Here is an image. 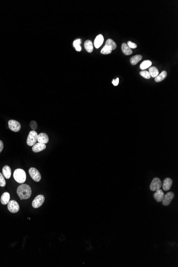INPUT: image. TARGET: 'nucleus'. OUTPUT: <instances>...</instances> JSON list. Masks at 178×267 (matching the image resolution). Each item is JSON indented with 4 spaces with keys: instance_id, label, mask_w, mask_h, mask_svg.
<instances>
[{
    "instance_id": "nucleus-20",
    "label": "nucleus",
    "mask_w": 178,
    "mask_h": 267,
    "mask_svg": "<svg viewBox=\"0 0 178 267\" xmlns=\"http://www.w3.org/2000/svg\"><path fill=\"white\" fill-rule=\"evenodd\" d=\"M142 58H143L142 56L139 55V54L136 55L134 56L131 57V58L130 59V62L133 65H136V63H138L139 61H140V60L142 59Z\"/></svg>"
},
{
    "instance_id": "nucleus-31",
    "label": "nucleus",
    "mask_w": 178,
    "mask_h": 267,
    "mask_svg": "<svg viewBox=\"0 0 178 267\" xmlns=\"http://www.w3.org/2000/svg\"><path fill=\"white\" fill-rule=\"evenodd\" d=\"M3 149V143L1 140H0V153L2 151Z\"/></svg>"
},
{
    "instance_id": "nucleus-1",
    "label": "nucleus",
    "mask_w": 178,
    "mask_h": 267,
    "mask_svg": "<svg viewBox=\"0 0 178 267\" xmlns=\"http://www.w3.org/2000/svg\"><path fill=\"white\" fill-rule=\"evenodd\" d=\"M17 193L20 200H27L31 196V188L28 185L23 184L18 187Z\"/></svg>"
},
{
    "instance_id": "nucleus-30",
    "label": "nucleus",
    "mask_w": 178,
    "mask_h": 267,
    "mask_svg": "<svg viewBox=\"0 0 178 267\" xmlns=\"http://www.w3.org/2000/svg\"><path fill=\"white\" fill-rule=\"evenodd\" d=\"M112 83L113 84V85H114V86H117V85H118L119 83V78H117L116 80H113V81H112Z\"/></svg>"
},
{
    "instance_id": "nucleus-11",
    "label": "nucleus",
    "mask_w": 178,
    "mask_h": 267,
    "mask_svg": "<svg viewBox=\"0 0 178 267\" xmlns=\"http://www.w3.org/2000/svg\"><path fill=\"white\" fill-rule=\"evenodd\" d=\"M46 148V144L38 142V143H36L34 146H33L32 151L34 153H38V152L43 151Z\"/></svg>"
},
{
    "instance_id": "nucleus-29",
    "label": "nucleus",
    "mask_w": 178,
    "mask_h": 267,
    "mask_svg": "<svg viewBox=\"0 0 178 267\" xmlns=\"http://www.w3.org/2000/svg\"><path fill=\"white\" fill-rule=\"evenodd\" d=\"M127 44H128V46H129V47L130 49H136L137 47L136 44H135L134 43L132 42L131 41H129L128 42Z\"/></svg>"
},
{
    "instance_id": "nucleus-2",
    "label": "nucleus",
    "mask_w": 178,
    "mask_h": 267,
    "mask_svg": "<svg viewBox=\"0 0 178 267\" xmlns=\"http://www.w3.org/2000/svg\"><path fill=\"white\" fill-rule=\"evenodd\" d=\"M14 178L18 183H23L26 180V174L23 169H16L14 173Z\"/></svg>"
},
{
    "instance_id": "nucleus-22",
    "label": "nucleus",
    "mask_w": 178,
    "mask_h": 267,
    "mask_svg": "<svg viewBox=\"0 0 178 267\" xmlns=\"http://www.w3.org/2000/svg\"><path fill=\"white\" fill-rule=\"evenodd\" d=\"M151 64H152V63L150 60H145L142 63H141L140 67L142 70H145L150 67Z\"/></svg>"
},
{
    "instance_id": "nucleus-8",
    "label": "nucleus",
    "mask_w": 178,
    "mask_h": 267,
    "mask_svg": "<svg viewBox=\"0 0 178 267\" xmlns=\"http://www.w3.org/2000/svg\"><path fill=\"white\" fill-rule=\"evenodd\" d=\"M162 185V181L160 179L158 178H155L152 180L150 184V188L151 191H156L157 190L160 189Z\"/></svg>"
},
{
    "instance_id": "nucleus-9",
    "label": "nucleus",
    "mask_w": 178,
    "mask_h": 267,
    "mask_svg": "<svg viewBox=\"0 0 178 267\" xmlns=\"http://www.w3.org/2000/svg\"><path fill=\"white\" fill-rule=\"evenodd\" d=\"M175 197V193L172 192H168L164 195L163 199L162 200V203L164 206H168L171 203L173 198Z\"/></svg>"
},
{
    "instance_id": "nucleus-16",
    "label": "nucleus",
    "mask_w": 178,
    "mask_h": 267,
    "mask_svg": "<svg viewBox=\"0 0 178 267\" xmlns=\"http://www.w3.org/2000/svg\"><path fill=\"white\" fill-rule=\"evenodd\" d=\"M10 201V194L5 192L4 193L1 197V202L3 205H6L8 204Z\"/></svg>"
},
{
    "instance_id": "nucleus-3",
    "label": "nucleus",
    "mask_w": 178,
    "mask_h": 267,
    "mask_svg": "<svg viewBox=\"0 0 178 267\" xmlns=\"http://www.w3.org/2000/svg\"><path fill=\"white\" fill-rule=\"evenodd\" d=\"M38 134L35 130H32L28 134V137L27 139V144L29 146H33L38 141Z\"/></svg>"
},
{
    "instance_id": "nucleus-13",
    "label": "nucleus",
    "mask_w": 178,
    "mask_h": 267,
    "mask_svg": "<svg viewBox=\"0 0 178 267\" xmlns=\"http://www.w3.org/2000/svg\"><path fill=\"white\" fill-rule=\"evenodd\" d=\"M104 38L103 36L101 34L98 35L94 40V46L95 47V48L98 49L99 48H100L104 42Z\"/></svg>"
},
{
    "instance_id": "nucleus-19",
    "label": "nucleus",
    "mask_w": 178,
    "mask_h": 267,
    "mask_svg": "<svg viewBox=\"0 0 178 267\" xmlns=\"http://www.w3.org/2000/svg\"><path fill=\"white\" fill-rule=\"evenodd\" d=\"M167 72L166 71H163L161 74H158L155 78V80L156 82H160L164 80L167 76Z\"/></svg>"
},
{
    "instance_id": "nucleus-12",
    "label": "nucleus",
    "mask_w": 178,
    "mask_h": 267,
    "mask_svg": "<svg viewBox=\"0 0 178 267\" xmlns=\"http://www.w3.org/2000/svg\"><path fill=\"white\" fill-rule=\"evenodd\" d=\"M164 196V192L162 191V190L159 189L157 190L155 193H154V197L157 202H161L163 199Z\"/></svg>"
},
{
    "instance_id": "nucleus-6",
    "label": "nucleus",
    "mask_w": 178,
    "mask_h": 267,
    "mask_svg": "<svg viewBox=\"0 0 178 267\" xmlns=\"http://www.w3.org/2000/svg\"><path fill=\"white\" fill-rule=\"evenodd\" d=\"M8 209L11 213H15L19 210V205L16 201L10 200L8 204Z\"/></svg>"
},
{
    "instance_id": "nucleus-18",
    "label": "nucleus",
    "mask_w": 178,
    "mask_h": 267,
    "mask_svg": "<svg viewBox=\"0 0 178 267\" xmlns=\"http://www.w3.org/2000/svg\"><path fill=\"white\" fill-rule=\"evenodd\" d=\"M122 50L123 52L125 55H130L133 53L132 50L131 49H130L129 46H128V44L125 43H123L122 45Z\"/></svg>"
},
{
    "instance_id": "nucleus-21",
    "label": "nucleus",
    "mask_w": 178,
    "mask_h": 267,
    "mask_svg": "<svg viewBox=\"0 0 178 267\" xmlns=\"http://www.w3.org/2000/svg\"><path fill=\"white\" fill-rule=\"evenodd\" d=\"M105 46H108L112 50L115 49L117 48V45H116V43L112 39H109L107 40V41L106 42V45Z\"/></svg>"
},
{
    "instance_id": "nucleus-15",
    "label": "nucleus",
    "mask_w": 178,
    "mask_h": 267,
    "mask_svg": "<svg viewBox=\"0 0 178 267\" xmlns=\"http://www.w3.org/2000/svg\"><path fill=\"white\" fill-rule=\"evenodd\" d=\"M172 185V180L171 178H166L164 180L163 183V189L165 191H168L171 188Z\"/></svg>"
},
{
    "instance_id": "nucleus-23",
    "label": "nucleus",
    "mask_w": 178,
    "mask_h": 267,
    "mask_svg": "<svg viewBox=\"0 0 178 267\" xmlns=\"http://www.w3.org/2000/svg\"><path fill=\"white\" fill-rule=\"evenodd\" d=\"M149 73L153 78H156L159 74V72L156 67H151L149 69Z\"/></svg>"
},
{
    "instance_id": "nucleus-7",
    "label": "nucleus",
    "mask_w": 178,
    "mask_h": 267,
    "mask_svg": "<svg viewBox=\"0 0 178 267\" xmlns=\"http://www.w3.org/2000/svg\"><path fill=\"white\" fill-rule=\"evenodd\" d=\"M8 125L11 131L14 132H18L21 129V125L19 122L15 120H11L8 122Z\"/></svg>"
},
{
    "instance_id": "nucleus-27",
    "label": "nucleus",
    "mask_w": 178,
    "mask_h": 267,
    "mask_svg": "<svg viewBox=\"0 0 178 267\" xmlns=\"http://www.w3.org/2000/svg\"><path fill=\"white\" fill-rule=\"evenodd\" d=\"M5 185H6V183H5V180L4 179L3 175L1 173H0V186L3 187L5 186Z\"/></svg>"
},
{
    "instance_id": "nucleus-25",
    "label": "nucleus",
    "mask_w": 178,
    "mask_h": 267,
    "mask_svg": "<svg viewBox=\"0 0 178 267\" xmlns=\"http://www.w3.org/2000/svg\"><path fill=\"white\" fill-rule=\"evenodd\" d=\"M112 50L109 47L105 46L101 50V53L103 54H108L112 53Z\"/></svg>"
},
{
    "instance_id": "nucleus-24",
    "label": "nucleus",
    "mask_w": 178,
    "mask_h": 267,
    "mask_svg": "<svg viewBox=\"0 0 178 267\" xmlns=\"http://www.w3.org/2000/svg\"><path fill=\"white\" fill-rule=\"evenodd\" d=\"M81 43H82V41L80 39H77L74 41L73 46L77 51H80L82 50V48L80 46Z\"/></svg>"
},
{
    "instance_id": "nucleus-17",
    "label": "nucleus",
    "mask_w": 178,
    "mask_h": 267,
    "mask_svg": "<svg viewBox=\"0 0 178 267\" xmlns=\"http://www.w3.org/2000/svg\"><path fill=\"white\" fill-rule=\"evenodd\" d=\"M84 47L88 52H92L93 49V46L92 42L91 40L86 41L84 43Z\"/></svg>"
},
{
    "instance_id": "nucleus-5",
    "label": "nucleus",
    "mask_w": 178,
    "mask_h": 267,
    "mask_svg": "<svg viewBox=\"0 0 178 267\" xmlns=\"http://www.w3.org/2000/svg\"><path fill=\"white\" fill-rule=\"evenodd\" d=\"M45 200V197L43 195H39L35 197L32 202V206L37 208L41 206Z\"/></svg>"
},
{
    "instance_id": "nucleus-28",
    "label": "nucleus",
    "mask_w": 178,
    "mask_h": 267,
    "mask_svg": "<svg viewBox=\"0 0 178 267\" xmlns=\"http://www.w3.org/2000/svg\"><path fill=\"white\" fill-rule=\"evenodd\" d=\"M30 127H31V129L33 130H36L38 128V124L34 121H32L30 123Z\"/></svg>"
},
{
    "instance_id": "nucleus-14",
    "label": "nucleus",
    "mask_w": 178,
    "mask_h": 267,
    "mask_svg": "<svg viewBox=\"0 0 178 267\" xmlns=\"http://www.w3.org/2000/svg\"><path fill=\"white\" fill-rule=\"evenodd\" d=\"M2 173L6 179H10L11 176V169L10 166H9L8 165L4 166L2 169Z\"/></svg>"
},
{
    "instance_id": "nucleus-26",
    "label": "nucleus",
    "mask_w": 178,
    "mask_h": 267,
    "mask_svg": "<svg viewBox=\"0 0 178 267\" xmlns=\"http://www.w3.org/2000/svg\"><path fill=\"white\" fill-rule=\"evenodd\" d=\"M140 74L141 76H142L143 77L146 78V79H149L151 78L150 73H149V72H148L147 70H143V71L140 72Z\"/></svg>"
},
{
    "instance_id": "nucleus-4",
    "label": "nucleus",
    "mask_w": 178,
    "mask_h": 267,
    "mask_svg": "<svg viewBox=\"0 0 178 267\" xmlns=\"http://www.w3.org/2000/svg\"><path fill=\"white\" fill-rule=\"evenodd\" d=\"M29 174L32 179L36 182H39L41 179V175L39 171L34 168H31L29 170Z\"/></svg>"
},
{
    "instance_id": "nucleus-10",
    "label": "nucleus",
    "mask_w": 178,
    "mask_h": 267,
    "mask_svg": "<svg viewBox=\"0 0 178 267\" xmlns=\"http://www.w3.org/2000/svg\"><path fill=\"white\" fill-rule=\"evenodd\" d=\"M38 141L40 143L46 144L49 142V137L47 134L45 133H41L38 134Z\"/></svg>"
}]
</instances>
